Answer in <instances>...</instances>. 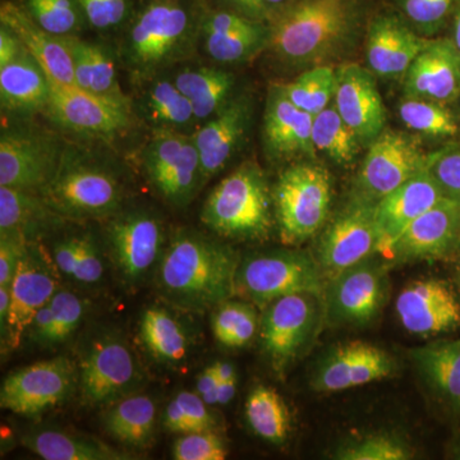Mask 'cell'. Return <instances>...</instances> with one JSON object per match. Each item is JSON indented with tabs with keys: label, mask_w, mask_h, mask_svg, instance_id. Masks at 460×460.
I'll use <instances>...</instances> for the list:
<instances>
[{
	"label": "cell",
	"mask_w": 460,
	"mask_h": 460,
	"mask_svg": "<svg viewBox=\"0 0 460 460\" xmlns=\"http://www.w3.org/2000/svg\"><path fill=\"white\" fill-rule=\"evenodd\" d=\"M458 255L460 256V246H459Z\"/></svg>",
	"instance_id": "63"
},
{
	"label": "cell",
	"mask_w": 460,
	"mask_h": 460,
	"mask_svg": "<svg viewBox=\"0 0 460 460\" xmlns=\"http://www.w3.org/2000/svg\"><path fill=\"white\" fill-rule=\"evenodd\" d=\"M389 269L386 259L372 256L326 280L323 308L330 325L365 326L376 319L386 304Z\"/></svg>",
	"instance_id": "12"
},
{
	"label": "cell",
	"mask_w": 460,
	"mask_h": 460,
	"mask_svg": "<svg viewBox=\"0 0 460 460\" xmlns=\"http://www.w3.org/2000/svg\"><path fill=\"white\" fill-rule=\"evenodd\" d=\"M138 102L133 105L137 108L138 115H141L154 129H174L184 132L190 127L199 124L195 109L189 98L184 95L174 81L169 78L160 77L145 84Z\"/></svg>",
	"instance_id": "35"
},
{
	"label": "cell",
	"mask_w": 460,
	"mask_h": 460,
	"mask_svg": "<svg viewBox=\"0 0 460 460\" xmlns=\"http://www.w3.org/2000/svg\"><path fill=\"white\" fill-rule=\"evenodd\" d=\"M26 242L0 235V287H11Z\"/></svg>",
	"instance_id": "54"
},
{
	"label": "cell",
	"mask_w": 460,
	"mask_h": 460,
	"mask_svg": "<svg viewBox=\"0 0 460 460\" xmlns=\"http://www.w3.org/2000/svg\"><path fill=\"white\" fill-rule=\"evenodd\" d=\"M371 0H292L269 23L268 49L292 68L329 66L356 47Z\"/></svg>",
	"instance_id": "1"
},
{
	"label": "cell",
	"mask_w": 460,
	"mask_h": 460,
	"mask_svg": "<svg viewBox=\"0 0 460 460\" xmlns=\"http://www.w3.org/2000/svg\"><path fill=\"white\" fill-rule=\"evenodd\" d=\"M402 91L445 105L460 98V53L450 38H432L402 77Z\"/></svg>",
	"instance_id": "27"
},
{
	"label": "cell",
	"mask_w": 460,
	"mask_h": 460,
	"mask_svg": "<svg viewBox=\"0 0 460 460\" xmlns=\"http://www.w3.org/2000/svg\"><path fill=\"white\" fill-rule=\"evenodd\" d=\"M255 114L250 93H235L213 117L193 133L201 160L202 187L222 172L246 138Z\"/></svg>",
	"instance_id": "24"
},
{
	"label": "cell",
	"mask_w": 460,
	"mask_h": 460,
	"mask_svg": "<svg viewBox=\"0 0 460 460\" xmlns=\"http://www.w3.org/2000/svg\"><path fill=\"white\" fill-rule=\"evenodd\" d=\"M443 199L438 181L426 168L376 202L380 252L385 253L414 220Z\"/></svg>",
	"instance_id": "28"
},
{
	"label": "cell",
	"mask_w": 460,
	"mask_h": 460,
	"mask_svg": "<svg viewBox=\"0 0 460 460\" xmlns=\"http://www.w3.org/2000/svg\"><path fill=\"white\" fill-rule=\"evenodd\" d=\"M90 29L96 32L109 33L122 31L138 0H78Z\"/></svg>",
	"instance_id": "49"
},
{
	"label": "cell",
	"mask_w": 460,
	"mask_h": 460,
	"mask_svg": "<svg viewBox=\"0 0 460 460\" xmlns=\"http://www.w3.org/2000/svg\"><path fill=\"white\" fill-rule=\"evenodd\" d=\"M410 356L429 389L460 411V339L413 348Z\"/></svg>",
	"instance_id": "33"
},
{
	"label": "cell",
	"mask_w": 460,
	"mask_h": 460,
	"mask_svg": "<svg viewBox=\"0 0 460 460\" xmlns=\"http://www.w3.org/2000/svg\"><path fill=\"white\" fill-rule=\"evenodd\" d=\"M66 145L48 129L3 126L0 135V186L41 190L56 177Z\"/></svg>",
	"instance_id": "11"
},
{
	"label": "cell",
	"mask_w": 460,
	"mask_h": 460,
	"mask_svg": "<svg viewBox=\"0 0 460 460\" xmlns=\"http://www.w3.org/2000/svg\"><path fill=\"white\" fill-rule=\"evenodd\" d=\"M23 447L47 460H127L129 454L96 438H81L58 429H41L26 435Z\"/></svg>",
	"instance_id": "37"
},
{
	"label": "cell",
	"mask_w": 460,
	"mask_h": 460,
	"mask_svg": "<svg viewBox=\"0 0 460 460\" xmlns=\"http://www.w3.org/2000/svg\"><path fill=\"white\" fill-rule=\"evenodd\" d=\"M86 305L71 290L58 289L49 302L38 311L30 325V338L41 347H57L74 334L83 323Z\"/></svg>",
	"instance_id": "38"
},
{
	"label": "cell",
	"mask_w": 460,
	"mask_h": 460,
	"mask_svg": "<svg viewBox=\"0 0 460 460\" xmlns=\"http://www.w3.org/2000/svg\"><path fill=\"white\" fill-rule=\"evenodd\" d=\"M458 286H459V290H460V270L458 272Z\"/></svg>",
	"instance_id": "62"
},
{
	"label": "cell",
	"mask_w": 460,
	"mask_h": 460,
	"mask_svg": "<svg viewBox=\"0 0 460 460\" xmlns=\"http://www.w3.org/2000/svg\"><path fill=\"white\" fill-rule=\"evenodd\" d=\"M460 246V202L444 198L399 235L384 255L390 266L438 261L456 255Z\"/></svg>",
	"instance_id": "18"
},
{
	"label": "cell",
	"mask_w": 460,
	"mask_h": 460,
	"mask_svg": "<svg viewBox=\"0 0 460 460\" xmlns=\"http://www.w3.org/2000/svg\"><path fill=\"white\" fill-rule=\"evenodd\" d=\"M314 115L288 99L283 84H272L266 96L262 120V145L271 162L314 160Z\"/></svg>",
	"instance_id": "21"
},
{
	"label": "cell",
	"mask_w": 460,
	"mask_h": 460,
	"mask_svg": "<svg viewBox=\"0 0 460 460\" xmlns=\"http://www.w3.org/2000/svg\"><path fill=\"white\" fill-rule=\"evenodd\" d=\"M353 196L378 202L429 166V154L419 138L385 128L368 145Z\"/></svg>",
	"instance_id": "13"
},
{
	"label": "cell",
	"mask_w": 460,
	"mask_h": 460,
	"mask_svg": "<svg viewBox=\"0 0 460 460\" xmlns=\"http://www.w3.org/2000/svg\"><path fill=\"white\" fill-rule=\"evenodd\" d=\"M107 244L118 278L136 289L156 271L165 248L164 226L153 211L122 210L109 217Z\"/></svg>",
	"instance_id": "9"
},
{
	"label": "cell",
	"mask_w": 460,
	"mask_h": 460,
	"mask_svg": "<svg viewBox=\"0 0 460 460\" xmlns=\"http://www.w3.org/2000/svg\"><path fill=\"white\" fill-rule=\"evenodd\" d=\"M26 47L16 32L12 31L4 23H0V66L9 65L22 56Z\"/></svg>",
	"instance_id": "56"
},
{
	"label": "cell",
	"mask_w": 460,
	"mask_h": 460,
	"mask_svg": "<svg viewBox=\"0 0 460 460\" xmlns=\"http://www.w3.org/2000/svg\"><path fill=\"white\" fill-rule=\"evenodd\" d=\"M9 310H11V287H0V328L2 338L7 332Z\"/></svg>",
	"instance_id": "58"
},
{
	"label": "cell",
	"mask_w": 460,
	"mask_h": 460,
	"mask_svg": "<svg viewBox=\"0 0 460 460\" xmlns=\"http://www.w3.org/2000/svg\"><path fill=\"white\" fill-rule=\"evenodd\" d=\"M450 29H452L450 40L454 42V45H456V49L460 53V4L456 8V13H454L452 22H450Z\"/></svg>",
	"instance_id": "61"
},
{
	"label": "cell",
	"mask_w": 460,
	"mask_h": 460,
	"mask_svg": "<svg viewBox=\"0 0 460 460\" xmlns=\"http://www.w3.org/2000/svg\"><path fill=\"white\" fill-rule=\"evenodd\" d=\"M36 25L59 38L81 36L90 29L78 0H16Z\"/></svg>",
	"instance_id": "44"
},
{
	"label": "cell",
	"mask_w": 460,
	"mask_h": 460,
	"mask_svg": "<svg viewBox=\"0 0 460 460\" xmlns=\"http://www.w3.org/2000/svg\"><path fill=\"white\" fill-rule=\"evenodd\" d=\"M0 23L16 32L29 53L47 72L49 80L75 86L74 63L66 38H59L36 25L16 0H3Z\"/></svg>",
	"instance_id": "30"
},
{
	"label": "cell",
	"mask_w": 460,
	"mask_h": 460,
	"mask_svg": "<svg viewBox=\"0 0 460 460\" xmlns=\"http://www.w3.org/2000/svg\"><path fill=\"white\" fill-rule=\"evenodd\" d=\"M50 81L47 113L68 131L96 137H111L131 126L133 111L91 95L80 87Z\"/></svg>",
	"instance_id": "22"
},
{
	"label": "cell",
	"mask_w": 460,
	"mask_h": 460,
	"mask_svg": "<svg viewBox=\"0 0 460 460\" xmlns=\"http://www.w3.org/2000/svg\"><path fill=\"white\" fill-rule=\"evenodd\" d=\"M151 186L174 208H183L202 189L201 160L192 135L154 129L142 154Z\"/></svg>",
	"instance_id": "10"
},
{
	"label": "cell",
	"mask_w": 460,
	"mask_h": 460,
	"mask_svg": "<svg viewBox=\"0 0 460 460\" xmlns=\"http://www.w3.org/2000/svg\"><path fill=\"white\" fill-rule=\"evenodd\" d=\"M321 296L296 293L266 305L261 320V341L272 367L284 372L296 361L316 332Z\"/></svg>",
	"instance_id": "15"
},
{
	"label": "cell",
	"mask_w": 460,
	"mask_h": 460,
	"mask_svg": "<svg viewBox=\"0 0 460 460\" xmlns=\"http://www.w3.org/2000/svg\"><path fill=\"white\" fill-rule=\"evenodd\" d=\"M325 284L319 262L313 256L301 251L274 250L239 262L235 295L266 307L275 299L296 293L323 298Z\"/></svg>",
	"instance_id": "7"
},
{
	"label": "cell",
	"mask_w": 460,
	"mask_h": 460,
	"mask_svg": "<svg viewBox=\"0 0 460 460\" xmlns=\"http://www.w3.org/2000/svg\"><path fill=\"white\" fill-rule=\"evenodd\" d=\"M431 40L414 31L398 12L375 14L366 29L367 68L375 77L402 80Z\"/></svg>",
	"instance_id": "23"
},
{
	"label": "cell",
	"mask_w": 460,
	"mask_h": 460,
	"mask_svg": "<svg viewBox=\"0 0 460 460\" xmlns=\"http://www.w3.org/2000/svg\"><path fill=\"white\" fill-rule=\"evenodd\" d=\"M50 253L60 274L75 283L91 286L104 277V256L91 233H71L58 239Z\"/></svg>",
	"instance_id": "39"
},
{
	"label": "cell",
	"mask_w": 460,
	"mask_h": 460,
	"mask_svg": "<svg viewBox=\"0 0 460 460\" xmlns=\"http://www.w3.org/2000/svg\"><path fill=\"white\" fill-rule=\"evenodd\" d=\"M257 329L259 317L252 305L226 301L215 311L213 332L224 347H244L255 337Z\"/></svg>",
	"instance_id": "46"
},
{
	"label": "cell",
	"mask_w": 460,
	"mask_h": 460,
	"mask_svg": "<svg viewBox=\"0 0 460 460\" xmlns=\"http://www.w3.org/2000/svg\"><path fill=\"white\" fill-rule=\"evenodd\" d=\"M239 259L233 248L192 229H178L155 271L157 292L181 310L204 313L235 295Z\"/></svg>",
	"instance_id": "3"
},
{
	"label": "cell",
	"mask_w": 460,
	"mask_h": 460,
	"mask_svg": "<svg viewBox=\"0 0 460 460\" xmlns=\"http://www.w3.org/2000/svg\"><path fill=\"white\" fill-rule=\"evenodd\" d=\"M163 426L168 431L175 432V434L184 435L190 434V432H199L175 399H172L166 405L164 414H163Z\"/></svg>",
	"instance_id": "55"
},
{
	"label": "cell",
	"mask_w": 460,
	"mask_h": 460,
	"mask_svg": "<svg viewBox=\"0 0 460 460\" xmlns=\"http://www.w3.org/2000/svg\"><path fill=\"white\" fill-rule=\"evenodd\" d=\"M237 390V377L232 380L222 381L217 387V404L226 405L233 401Z\"/></svg>",
	"instance_id": "59"
},
{
	"label": "cell",
	"mask_w": 460,
	"mask_h": 460,
	"mask_svg": "<svg viewBox=\"0 0 460 460\" xmlns=\"http://www.w3.org/2000/svg\"><path fill=\"white\" fill-rule=\"evenodd\" d=\"M272 192L255 160H247L226 175L206 199L201 220L224 238L263 241L270 235Z\"/></svg>",
	"instance_id": "5"
},
{
	"label": "cell",
	"mask_w": 460,
	"mask_h": 460,
	"mask_svg": "<svg viewBox=\"0 0 460 460\" xmlns=\"http://www.w3.org/2000/svg\"><path fill=\"white\" fill-rule=\"evenodd\" d=\"M228 449L215 431H199L184 434L172 447V458L177 460H223Z\"/></svg>",
	"instance_id": "51"
},
{
	"label": "cell",
	"mask_w": 460,
	"mask_h": 460,
	"mask_svg": "<svg viewBox=\"0 0 460 460\" xmlns=\"http://www.w3.org/2000/svg\"><path fill=\"white\" fill-rule=\"evenodd\" d=\"M313 141L317 153L325 154L341 165L352 164L363 147L358 136L344 122L332 102L314 115Z\"/></svg>",
	"instance_id": "43"
},
{
	"label": "cell",
	"mask_w": 460,
	"mask_h": 460,
	"mask_svg": "<svg viewBox=\"0 0 460 460\" xmlns=\"http://www.w3.org/2000/svg\"><path fill=\"white\" fill-rule=\"evenodd\" d=\"M174 399L187 417L192 420L193 425L199 429V431H215L217 420L208 411L210 405L206 404L204 399L198 393L181 392Z\"/></svg>",
	"instance_id": "53"
},
{
	"label": "cell",
	"mask_w": 460,
	"mask_h": 460,
	"mask_svg": "<svg viewBox=\"0 0 460 460\" xmlns=\"http://www.w3.org/2000/svg\"><path fill=\"white\" fill-rule=\"evenodd\" d=\"M341 460H410L414 452L407 441L393 434H372L354 438L335 452Z\"/></svg>",
	"instance_id": "48"
},
{
	"label": "cell",
	"mask_w": 460,
	"mask_h": 460,
	"mask_svg": "<svg viewBox=\"0 0 460 460\" xmlns=\"http://www.w3.org/2000/svg\"><path fill=\"white\" fill-rule=\"evenodd\" d=\"M217 387H219V380L215 375L213 366H210L198 377L196 393L204 399L206 404L213 407L217 404Z\"/></svg>",
	"instance_id": "57"
},
{
	"label": "cell",
	"mask_w": 460,
	"mask_h": 460,
	"mask_svg": "<svg viewBox=\"0 0 460 460\" xmlns=\"http://www.w3.org/2000/svg\"><path fill=\"white\" fill-rule=\"evenodd\" d=\"M66 40L74 63L75 86L133 111L131 99L118 80L117 54L107 45L81 36H69Z\"/></svg>",
	"instance_id": "31"
},
{
	"label": "cell",
	"mask_w": 460,
	"mask_h": 460,
	"mask_svg": "<svg viewBox=\"0 0 460 460\" xmlns=\"http://www.w3.org/2000/svg\"><path fill=\"white\" fill-rule=\"evenodd\" d=\"M332 181L328 169L314 160H296L284 169L272 190L274 217L283 243L298 246L328 222Z\"/></svg>",
	"instance_id": "6"
},
{
	"label": "cell",
	"mask_w": 460,
	"mask_h": 460,
	"mask_svg": "<svg viewBox=\"0 0 460 460\" xmlns=\"http://www.w3.org/2000/svg\"><path fill=\"white\" fill-rule=\"evenodd\" d=\"M172 81L189 98L199 123L217 114L235 95L234 75L220 66H186Z\"/></svg>",
	"instance_id": "34"
},
{
	"label": "cell",
	"mask_w": 460,
	"mask_h": 460,
	"mask_svg": "<svg viewBox=\"0 0 460 460\" xmlns=\"http://www.w3.org/2000/svg\"><path fill=\"white\" fill-rule=\"evenodd\" d=\"M395 371V359L385 350L366 341H348L321 358L311 385L320 393L343 392L384 380Z\"/></svg>",
	"instance_id": "20"
},
{
	"label": "cell",
	"mask_w": 460,
	"mask_h": 460,
	"mask_svg": "<svg viewBox=\"0 0 460 460\" xmlns=\"http://www.w3.org/2000/svg\"><path fill=\"white\" fill-rule=\"evenodd\" d=\"M337 74L332 66H317L305 69L290 83L283 84L288 99L311 115L319 114L334 100Z\"/></svg>",
	"instance_id": "45"
},
{
	"label": "cell",
	"mask_w": 460,
	"mask_h": 460,
	"mask_svg": "<svg viewBox=\"0 0 460 460\" xmlns=\"http://www.w3.org/2000/svg\"><path fill=\"white\" fill-rule=\"evenodd\" d=\"M398 13L420 35L434 38L450 25L460 0H395Z\"/></svg>",
	"instance_id": "47"
},
{
	"label": "cell",
	"mask_w": 460,
	"mask_h": 460,
	"mask_svg": "<svg viewBox=\"0 0 460 460\" xmlns=\"http://www.w3.org/2000/svg\"><path fill=\"white\" fill-rule=\"evenodd\" d=\"M213 368L215 375H217V380H219V383H222V381L232 380V378L237 377L234 366H233L230 362L220 361L214 363Z\"/></svg>",
	"instance_id": "60"
},
{
	"label": "cell",
	"mask_w": 460,
	"mask_h": 460,
	"mask_svg": "<svg viewBox=\"0 0 460 460\" xmlns=\"http://www.w3.org/2000/svg\"><path fill=\"white\" fill-rule=\"evenodd\" d=\"M126 183L108 160L66 146L40 195L66 220L109 219L123 210Z\"/></svg>",
	"instance_id": "4"
},
{
	"label": "cell",
	"mask_w": 460,
	"mask_h": 460,
	"mask_svg": "<svg viewBox=\"0 0 460 460\" xmlns=\"http://www.w3.org/2000/svg\"><path fill=\"white\" fill-rule=\"evenodd\" d=\"M58 270L50 252L40 242L26 243L11 284V310L3 348H17L33 317L58 290Z\"/></svg>",
	"instance_id": "17"
},
{
	"label": "cell",
	"mask_w": 460,
	"mask_h": 460,
	"mask_svg": "<svg viewBox=\"0 0 460 460\" xmlns=\"http://www.w3.org/2000/svg\"><path fill=\"white\" fill-rule=\"evenodd\" d=\"M395 310L402 328L417 337H438L460 328V296L449 281L438 278L405 287Z\"/></svg>",
	"instance_id": "19"
},
{
	"label": "cell",
	"mask_w": 460,
	"mask_h": 460,
	"mask_svg": "<svg viewBox=\"0 0 460 460\" xmlns=\"http://www.w3.org/2000/svg\"><path fill=\"white\" fill-rule=\"evenodd\" d=\"M140 335L148 353L157 362L178 365L189 354L190 339L181 321L162 307L144 311Z\"/></svg>",
	"instance_id": "40"
},
{
	"label": "cell",
	"mask_w": 460,
	"mask_h": 460,
	"mask_svg": "<svg viewBox=\"0 0 460 460\" xmlns=\"http://www.w3.org/2000/svg\"><path fill=\"white\" fill-rule=\"evenodd\" d=\"M66 220L40 193L0 186V235L40 242L56 234Z\"/></svg>",
	"instance_id": "29"
},
{
	"label": "cell",
	"mask_w": 460,
	"mask_h": 460,
	"mask_svg": "<svg viewBox=\"0 0 460 460\" xmlns=\"http://www.w3.org/2000/svg\"><path fill=\"white\" fill-rule=\"evenodd\" d=\"M248 425L263 440L284 444L290 431V414L286 402L274 389L257 386L246 402Z\"/></svg>",
	"instance_id": "41"
},
{
	"label": "cell",
	"mask_w": 460,
	"mask_h": 460,
	"mask_svg": "<svg viewBox=\"0 0 460 460\" xmlns=\"http://www.w3.org/2000/svg\"><path fill=\"white\" fill-rule=\"evenodd\" d=\"M156 416L155 402L150 396L135 393L109 405L102 425L115 440L142 449L153 443Z\"/></svg>",
	"instance_id": "36"
},
{
	"label": "cell",
	"mask_w": 460,
	"mask_h": 460,
	"mask_svg": "<svg viewBox=\"0 0 460 460\" xmlns=\"http://www.w3.org/2000/svg\"><path fill=\"white\" fill-rule=\"evenodd\" d=\"M428 168L444 198L460 202V144L429 154Z\"/></svg>",
	"instance_id": "50"
},
{
	"label": "cell",
	"mask_w": 460,
	"mask_h": 460,
	"mask_svg": "<svg viewBox=\"0 0 460 460\" xmlns=\"http://www.w3.org/2000/svg\"><path fill=\"white\" fill-rule=\"evenodd\" d=\"M292 0H208L213 7L234 12L253 22L269 25Z\"/></svg>",
	"instance_id": "52"
},
{
	"label": "cell",
	"mask_w": 460,
	"mask_h": 460,
	"mask_svg": "<svg viewBox=\"0 0 460 460\" xmlns=\"http://www.w3.org/2000/svg\"><path fill=\"white\" fill-rule=\"evenodd\" d=\"M380 252L376 202L352 196L323 230L316 260L325 280Z\"/></svg>",
	"instance_id": "14"
},
{
	"label": "cell",
	"mask_w": 460,
	"mask_h": 460,
	"mask_svg": "<svg viewBox=\"0 0 460 460\" xmlns=\"http://www.w3.org/2000/svg\"><path fill=\"white\" fill-rule=\"evenodd\" d=\"M206 7L208 0H138L117 49L133 83L145 86L192 59L201 45Z\"/></svg>",
	"instance_id": "2"
},
{
	"label": "cell",
	"mask_w": 460,
	"mask_h": 460,
	"mask_svg": "<svg viewBox=\"0 0 460 460\" xmlns=\"http://www.w3.org/2000/svg\"><path fill=\"white\" fill-rule=\"evenodd\" d=\"M77 384V366L66 357L36 362L3 381L0 405L20 416H39L65 402Z\"/></svg>",
	"instance_id": "16"
},
{
	"label": "cell",
	"mask_w": 460,
	"mask_h": 460,
	"mask_svg": "<svg viewBox=\"0 0 460 460\" xmlns=\"http://www.w3.org/2000/svg\"><path fill=\"white\" fill-rule=\"evenodd\" d=\"M332 105L345 123L356 132L363 146H368L385 129L386 111L370 69L345 63L335 68Z\"/></svg>",
	"instance_id": "25"
},
{
	"label": "cell",
	"mask_w": 460,
	"mask_h": 460,
	"mask_svg": "<svg viewBox=\"0 0 460 460\" xmlns=\"http://www.w3.org/2000/svg\"><path fill=\"white\" fill-rule=\"evenodd\" d=\"M78 370V389L84 404L109 407L135 394L142 385L140 363L117 332L95 335L84 345Z\"/></svg>",
	"instance_id": "8"
},
{
	"label": "cell",
	"mask_w": 460,
	"mask_h": 460,
	"mask_svg": "<svg viewBox=\"0 0 460 460\" xmlns=\"http://www.w3.org/2000/svg\"><path fill=\"white\" fill-rule=\"evenodd\" d=\"M49 100V77L29 50L9 65L0 66L3 111L17 115L47 111Z\"/></svg>",
	"instance_id": "32"
},
{
	"label": "cell",
	"mask_w": 460,
	"mask_h": 460,
	"mask_svg": "<svg viewBox=\"0 0 460 460\" xmlns=\"http://www.w3.org/2000/svg\"><path fill=\"white\" fill-rule=\"evenodd\" d=\"M269 39V25L253 22L208 3L199 41L208 57L217 65L248 62L268 49Z\"/></svg>",
	"instance_id": "26"
},
{
	"label": "cell",
	"mask_w": 460,
	"mask_h": 460,
	"mask_svg": "<svg viewBox=\"0 0 460 460\" xmlns=\"http://www.w3.org/2000/svg\"><path fill=\"white\" fill-rule=\"evenodd\" d=\"M399 118L411 131L434 140L458 137L460 122L447 105L404 96L399 102Z\"/></svg>",
	"instance_id": "42"
}]
</instances>
